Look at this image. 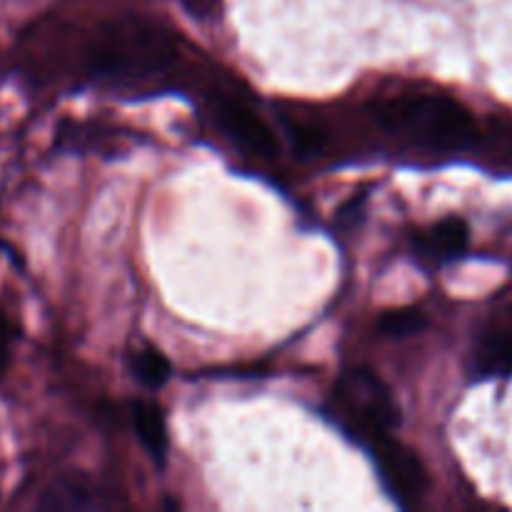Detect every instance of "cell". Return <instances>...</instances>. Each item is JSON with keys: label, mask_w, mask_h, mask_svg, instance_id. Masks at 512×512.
Instances as JSON below:
<instances>
[{"label": "cell", "mask_w": 512, "mask_h": 512, "mask_svg": "<svg viewBox=\"0 0 512 512\" xmlns=\"http://www.w3.org/2000/svg\"><path fill=\"white\" fill-rule=\"evenodd\" d=\"M425 325L428 320L418 308H395L378 318V330L385 338H408V335L420 333Z\"/></svg>", "instance_id": "obj_11"}, {"label": "cell", "mask_w": 512, "mask_h": 512, "mask_svg": "<svg viewBox=\"0 0 512 512\" xmlns=\"http://www.w3.org/2000/svg\"><path fill=\"white\" fill-rule=\"evenodd\" d=\"M512 375V328L488 325L473 350V378L490 380Z\"/></svg>", "instance_id": "obj_7"}, {"label": "cell", "mask_w": 512, "mask_h": 512, "mask_svg": "<svg viewBox=\"0 0 512 512\" xmlns=\"http://www.w3.org/2000/svg\"><path fill=\"white\" fill-rule=\"evenodd\" d=\"M373 118L388 135L433 155L468 153L483 140L473 113L445 93L393 95L375 105Z\"/></svg>", "instance_id": "obj_2"}, {"label": "cell", "mask_w": 512, "mask_h": 512, "mask_svg": "<svg viewBox=\"0 0 512 512\" xmlns=\"http://www.w3.org/2000/svg\"><path fill=\"white\" fill-rule=\"evenodd\" d=\"M13 338H15L13 325H10L8 315H5L3 308H0V378H3V373L8 370L10 345H13Z\"/></svg>", "instance_id": "obj_12"}, {"label": "cell", "mask_w": 512, "mask_h": 512, "mask_svg": "<svg viewBox=\"0 0 512 512\" xmlns=\"http://www.w3.org/2000/svg\"><path fill=\"white\" fill-rule=\"evenodd\" d=\"M210 123L220 130L225 140L235 145L240 153L260 160H273L278 155V140L273 128L260 118L258 110L238 93L213 90L205 105Z\"/></svg>", "instance_id": "obj_4"}, {"label": "cell", "mask_w": 512, "mask_h": 512, "mask_svg": "<svg viewBox=\"0 0 512 512\" xmlns=\"http://www.w3.org/2000/svg\"><path fill=\"white\" fill-rule=\"evenodd\" d=\"M365 450L373 458L375 473H378L385 493L400 508H413L425 498L430 488V475L415 450H410L408 445H403L393 435L378 438Z\"/></svg>", "instance_id": "obj_5"}, {"label": "cell", "mask_w": 512, "mask_h": 512, "mask_svg": "<svg viewBox=\"0 0 512 512\" xmlns=\"http://www.w3.org/2000/svg\"><path fill=\"white\" fill-rule=\"evenodd\" d=\"M130 368H133L135 378H138L140 383L150 390H155V388H160V385L168 383L170 373H173V368H170V360L165 358L158 348H150V345L135 350L133 358H130Z\"/></svg>", "instance_id": "obj_10"}, {"label": "cell", "mask_w": 512, "mask_h": 512, "mask_svg": "<svg viewBox=\"0 0 512 512\" xmlns=\"http://www.w3.org/2000/svg\"><path fill=\"white\" fill-rule=\"evenodd\" d=\"M193 18L210 20L220 13V0H180Z\"/></svg>", "instance_id": "obj_13"}, {"label": "cell", "mask_w": 512, "mask_h": 512, "mask_svg": "<svg viewBox=\"0 0 512 512\" xmlns=\"http://www.w3.org/2000/svg\"><path fill=\"white\" fill-rule=\"evenodd\" d=\"M325 415L363 448L393 435L400 425V408L393 390L370 368H350L335 380Z\"/></svg>", "instance_id": "obj_3"}, {"label": "cell", "mask_w": 512, "mask_h": 512, "mask_svg": "<svg viewBox=\"0 0 512 512\" xmlns=\"http://www.w3.org/2000/svg\"><path fill=\"white\" fill-rule=\"evenodd\" d=\"M130 420H133L140 445L148 450L155 463L163 465L165 455H168V425H165V415L160 405L153 403V400H135L130 405Z\"/></svg>", "instance_id": "obj_8"}, {"label": "cell", "mask_w": 512, "mask_h": 512, "mask_svg": "<svg viewBox=\"0 0 512 512\" xmlns=\"http://www.w3.org/2000/svg\"><path fill=\"white\" fill-rule=\"evenodd\" d=\"M40 508L48 510H93V508H105V503L100 500L98 488L88 480L80 478H68L55 483L48 490L45 500L40 503Z\"/></svg>", "instance_id": "obj_9"}, {"label": "cell", "mask_w": 512, "mask_h": 512, "mask_svg": "<svg viewBox=\"0 0 512 512\" xmlns=\"http://www.w3.org/2000/svg\"><path fill=\"white\" fill-rule=\"evenodd\" d=\"M80 53V75L110 93H158L178 80L185 65L178 30L140 15L105 20Z\"/></svg>", "instance_id": "obj_1"}, {"label": "cell", "mask_w": 512, "mask_h": 512, "mask_svg": "<svg viewBox=\"0 0 512 512\" xmlns=\"http://www.w3.org/2000/svg\"><path fill=\"white\" fill-rule=\"evenodd\" d=\"M505 133H508V135H505V140H508V155L512 158V128L505 130Z\"/></svg>", "instance_id": "obj_14"}, {"label": "cell", "mask_w": 512, "mask_h": 512, "mask_svg": "<svg viewBox=\"0 0 512 512\" xmlns=\"http://www.w3.org/2000/svg\"><path fill=\"white\" fill-rule=\"evenodd\" d=\"M470 228L460 218H443L428 230L415 233L413 245L418 258L428 260L430 265H445L460 258L468 250Z\"/></svg>", "instance_id": "obj_6"}]
</instances>
